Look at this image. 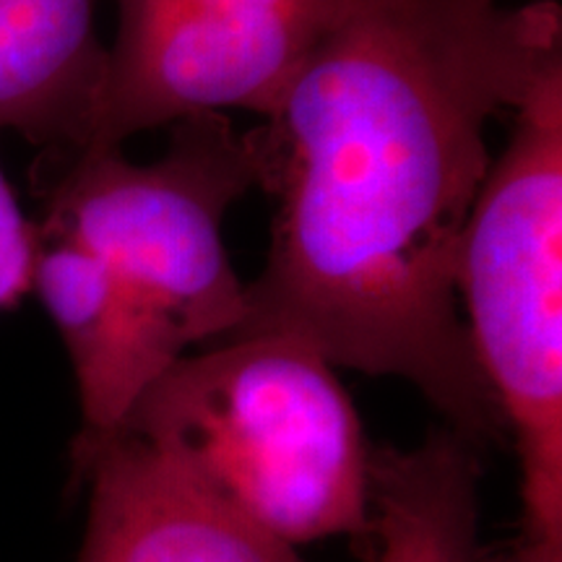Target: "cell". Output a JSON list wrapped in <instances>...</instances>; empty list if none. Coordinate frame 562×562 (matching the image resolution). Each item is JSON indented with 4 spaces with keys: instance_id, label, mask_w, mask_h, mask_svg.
I'll use <instances>...</instances> for the list:
<instances>
[{
    "instance_id": "obj_3",
    "label": "cell",
    "mask_w": 562,
    "mask_h": 562,
    "mask_svg": "<svg viewBox=\"0 0 562 562\" xmlns=\"http://www.w3.org/2000/svg\"><path fill=\"white\" fill-rule=\"evenodd\" d=\"M510 117L463 232L456 297L521 463L510 562H562V66Z\"/></svg>"
},
{
    "instance_id": "obj_4",
    "label": "cell",
    "mask_w": 562,
    "mask_h": 562,
    "mask_svg": "<svg viewBox=\"0 0 562 562\" xmlns=\"http://www.w3.org/2000/svg\"><path fill=\"white\" fill-rule=\"evenodd\" d=\"M66 154L40 229L74 237L108 266L157 368L240 331L245 284L222 224L232 203L266 188L263 128L237 133L224 115L191 117L149 165L121 149Z\"/></svg>"
},
{
    "instance_id": "obj_2",
    "label": "cell",
    "mask_w": 562,
    "mask_h": 562,
    "mask_svg": "<svg viewBox=\"0 0 562 562\" xmlns=\"http://www.w3.org/2000/svg\"><path fill=\"white\" fill-rule=\"evenodd\" d=\"M117 432L279 542L372 537V446L336 368L286 334L229 336L140 393Z\"/></svg>"
},
{
    "instance_id": "obj_7",
    "label": "cell",
    "mask_w": 562,
    "mask_h": 562,
    "mask_svg": "<svg viewBox=\"0 0 562 562\" xmlns=\"http://www.w3.org/2000/svg\"><path fill=\"white\" fill-rule=\"evenodd\" d=\"M97 0H0V131L81 149L104 79Z\"/></svg>"
},
{
    "instance_id": "obj_6",
    "label": "cell",
    "mask_w": 562,
    "mask_h": 562,
    "mask_svg": "<svg viewBox=\"0 0 562 562\" xmlns=\"http://www.w3.org/2000/svg\"><path fill=\"white\" fill-rule=\"evenodd\" d=\"M70 476L89 487L76 562H307L128 432L70 453Z\"/></svg>"
},
{
    "instance_id": "obj_8",
    "label": "cell",
    "mask_w": 562,
    "mask_h": 562,
    "mask_svg": "<svg viewBox=\"0 0 562 562\" xmlns=\"http://www.w3.org/2000/svg\"><path fill=\"white\" fill-rule=\"evenodd\" d=\"M480 461L453 430L412 451L372 448L378 562H482Z\"/></svg>"
},
{
    "instance_id": "obj_5",
    "label": "cell",
    "mask_w": 562,
    "mask_h": 562,
    "mask_svg": "<svg viewBox=\"0 0 562 562\" xmlns=\"http://www.w3.org/2000/svg\"><path fill=\"white\" fill-rule=\"evenodd\" d=\"M351 0H117V34L81 149L224 110L271 121ZM74 151V149H70Z\"/></svg>"
},
{
    "instance_id": "obj_9",
    "label": "cell",
    "mask_w": 562,
    "mask_h": 562,
    "mask_svg": "<svg viewBox=\"0 0 562 562\" xmlns=\"http://www.w3.org/2000/svg\"><path fill=\"white\" fill-rule=\"evenodd\" d=\"M40 229L21 211L16 193L0 170V311L32 292Z\"/></svg>"
},
{
    "instance_id": "obj_1",
    "label": "cell",
    "mask_w": 562,
    "mask_h": 562,
    "mask_svg": "<svg viewBox=\"0 0 562 562\" xmlns=\"http://www.w3.org/2000/svg\"><path fill=\"white\" fill-rule=\"evenodd\" d=\"M562 66L554 0H351L266 121L271 250L245 334L409 381L469 446L505 432L459 315L456 263L487 128Z\"/></svg>"
}]
</instances>
